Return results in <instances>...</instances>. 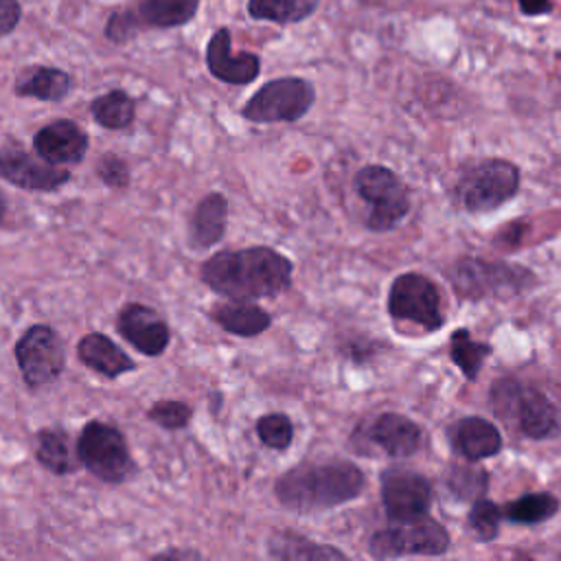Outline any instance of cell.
<instances>
[{"label": "cell", "mask_w": 561, "mask_h": 561, "mask_svg": "<svg viewBox=\"0 0 561 561\" xmlns=\"http://www.w3.org/2000/svg\"><path fill=\"white\" fill-rule=\"evenodd\" d=\"M322 0H248L245 11L250 20L274 24H298L311 18Z\"/></svg>", "instance_id": "d4e9b609"}, {"label": "cell", "mask_w": 561, "mask_h": 561, "mask_svg": "<svg viewBox=\"0 0 561 561\" xmlns=\"http://www.w3.org/2000/svg\"><path fill=\"white\" fill-rule=\"evenodd\" d=\"M4 217H7V197L0 191V226L4 224Z\"/></svg>", "instance_id": "ab89813d"}, {"label": "cell", "mask_w": 561, "mask_h": 561, "mask_svg": "<svg viewBox=\"0 0 561 561\" xmlns=\"http://www.w3.org/2000/svg\"><path fill=\"white\" fill-rule=\"evenodd\" d=\"M449 283L460 298L482 300L489 296H517L537 285V278L530 270L515 263L486 261L482 256H460L449 270Z\"/></svg>", "instance_id": "277c9868"}, {"label": "cell", "mask_w": 561, "mask_h": 561, "mask_svg": "<svg viewBox=\"0 0 561 561\" xmlns=\"http://www.w3.org/2000/svg\"><path fill=\"white\" fill-rule=\"evenodd\" d=\"M90 147L88 134L70 118H59L44 125L35 138V153L50 164H75L81 162Z\"/></svg>", "instance_id": "ac0fdd59"}, {"label": "cell", "mask_w": 561, "mask_h": 561, "mask_svg": "<svg viewBox=\"0 0 561 561\" xmlns=\"http://www.w3.org/2000/svg\"><path fill=\"white\" fill-rule=\"evenodd\" d=\"M355 193L370 206L366 217L368 230L386 232L399 226L410 210L405 182L383 164L362 167L353 178Z\"/></svg>", "instance_id": "5b68a950"}, {"label": "cell", "mask_w": 561, "mask_h": 561, "mask_svg": "<svg viewBox=\"0 0 561 561\" xmlns=\"http://www.w3.org/2000/svg\"><path fill=\"white\" fill-rule=\"evenodd\" d=\"M388 313L432 333L443 329L445 316L436 285L419 272L399 274L388 289Z\"/></svg>", "instance_id": "8fae6325"}, {"label": "cell", "mask_w": 561, "mask_h": 561, "mask_svg": "<svg viewBox=\"0 0 561 561\" xmlns=\"http://www.w3.org/2000/svg\"><path fill=\"white\" fill-rule=\"evenodd\" d=\"M81 467L94 478L118 484L134 471V460L123 432L103 421H88L75 445Z\"/></svg>", "instance_id": "8992f818"}, {"label": "cell", "mask_w": 561, "mask_h": 561, "mask_svg": "<svg viewBox=\"0 0 561 561\" xmlns=\"http://www.w3.org/2000/svg\"><path fill=\"white\" fill-rule=\"evenodd\" d=\"M449 443L458 456L478 462L502 449V434L482 416H465L449 427Z\"/></svg>", "instance_id": "d6986e66"}, {"label": "cell", "mask_w": 561, "mask_h": 561, "mask_svg": "<svg viewBox=\"0 0 561 561\" xmlns=\"http://www.w3.org/2000/svg\"><path fill=\"white\" fill-rule=\"evenodd\" d=\"M202 0H138L134 7L112 11L105 22V37L125 44L147 28H178L188 24Z\"/></svg>", "instance_id": "9c48e42d"}, {"label": "cell", "mask_w": 561, "mask_h": 561, "mask_svg": "<svg viewBox=\"0 0 561 561\" xmlns=\"http://www.w3.org/2000/svg\"><path fill=\"white\" fill-rule=\"evenodd\" d=\"M92 118L105 129H125L134 123L136 101L125 90H110L90 103Z\"/></svg>", "instance_id": "4316f807"}, {"label": "cell", "mask_w": 561, "mask_h": 561, "mask_svg": "<svg viewBox=\"0 0 561 561\" xmlns=\"http://www.w3.org/2000/svg\"><path fill=\"white\" fill-rule=\"evenodd\" d=\"M72 90V77L55 66H26L18 77L13 92L22 99L48 103L64 101Z\"/></svg>", "instance_id": "7402d4cb"}, {"label": "cell", "mask_w": 561, "mask_h": 561, "mask_svg": "<svg viewBox=\"0 0 561 561\" xmlns=\"http://www.w3.org/2000/svg\"><path fill=\"white\" fill-rule=\"evenodd\" d=\"M449 548V533L440 522L427 513L405 522H392L379 528L368 539V552L375 559H397V557H438Z\"/></svg>", "instance_id": "52a82bcc"}, {"label": "cell", "mask_w": 561, "mask_h": 561, "mask_svg": "<svg viewBox=\"0 0 561 561\" xmlns=\"http://www.w3.org/2000/svg\"><path fill=\"white\" fill-rule=\"evenodd\" d=\"M22 20V2L20 0H0V37H7L15 31Z\"/></svg>", "instance_id": "e575fe53"}, {"label": "cell", "mask_w": 561, "mask_h": 561, "mask_svg": "<svg viewBox=\"0 0 561 561\" xmlns=\"http://www.w3.org/2000/svg\"><path fill=\"white\" fill-rule=\"evenodd\" d=\"M0 178L24 191H57L70 180V171L33 158L28 151L7 145L0 147Z\"/></svg>", "instance_id": "5bb4252c"}, {"label": "cell", "mask_w": 561, "mask_h": 561, "mask_svg": "<svg viewBox=\"0 0 561 561\" xmlns=\"http://www.w3.org/2000/svg\"><path fill=\"white\" fill-rule=\"evenodd\" d=\"M489 401L495 416L515 423L526 438L543 440L561 432V412L552 399L515 377L497 379L489 392Z\"/></svg>", "instance_id": "3957f363"}, {"label": "cell", "mask_w": 561, "mask_h": 561, "mask_svg": "<svg viewBox=\"0 0 561 561\" xmlns=\"http://www.w3.org/2000/svg\"><path fill=\"white\" fill-rule=\"evenodd\" d=\"M291 276L294 263L267 245L221 250L206 259L199 270L202 283L230 300L274 298L289 289Z\"/></svg>", "instance_id": "6da1fadb"}, {"label": "cell", "mask_w": 561, "mask_h": 561, "mask_svg": "<svg viewBox=\"0 0 561 561\" xmlns=\"http://www.w3.org/2000/svg\"><path fill=\"white\" fill-rule=\"evenodd\" d=\"M359 2H364V4H383V2H388V0H359Z\"/></svg>", "instance_id": "60d3db41"}, {"label": "cell", "mask_w": 561, "mask_h": 561, "mask_svg": "<svg viewBox=\"0 0 561 561\" xmlns=\"http://www.w3.org/2000/svg\"><path fill=\"white\" fill-rule=\"evenodd\" d=\"M366 486L364 471L351 460L300 462L274 482L276 500L294 513L333 508L355 500Z\"/></svg>", "instance_id": "7a4b0ae2"}, {"label": "cell", "mask_w": 561, "mask_h": 561, "mask_svg": "<svg viewBox=\"0 0 561 561\" xmlns=\"http://www.w3.org/2000/svg\"><path fill=\"white\" fill-rule=\"evenodd\" d=\"M191 416H193L191 405L184 401H175V399L156 401L147 410V419L164 430H182L191 423Z\"/></svg>", "instance_id": "d6a6232c"}, {"label": "cell", "mask_w": 561, "mask_h": 561, "mask_svg": "<svg viewBox=\"0 0 561 561\" xmlns=\"http://www.w3.org/2000/svg\"><path fill=\"white\" fill-rule=\"evenodd\" d=\"M228 226V199L221 193H208L202 197L188 221L191 248L204 250L224 239Z\"/></svg>", "instance_id": "44dd1931"}, {"label": "cell", "mask_w": 561, "mask_h": 561, "mask_svg": "<svg viewBox=\"0 0 561 561\" xmlns=\"http://www.w3.org/2000/svg\"><path fill=\"white\" fill-rule=\"evenodd\" d=\"M77 357L90 370H94L107 379H116L136 368L134 359L125 351H121V346H116L107 335L96 333V331L88 333L79 340Z\"/></svg>", "instance_id": "ffe728a7"}, {"label": "cell", "mask_w": 561, "mask_h": 561, "mask_svg": "<svg viewBox=\"0 0 561 561\" xmlns=\"http://www.w3.org/2000/svg\"><path fill=\"white\" fill-rule=\"evenodd\" d=\"M445 484L456 500L473 502L484 497V491L489 489V471L478 465H449Z\"/></svg>", "instance_id": "f546056e"}, {"label": "cell", "mask_w": 561, "mask_h": 561, "mask_svg": "<svg viewBox=\"0 0 561 561\" xmlns=\"http://www.w3.org/2000/svg\"><path fill=\"white\" fill-rule=\"evenodd\" d=\"M316 101V88L302 77H278L263 83L241 107V116L252 123L300 121Z\"/></svg>", "instance_id": "30bf717a"}, {"label": "cell", "mask_w": 561, "mask_h": 561, "mask_svg": "<svg viewBox=\"0 0 561 561\" xmlns=\"http://www.w3.org/2000/svg\"><path fill=\"white\" fill-rule=\"evenodd\" d=\"M559 497L552 493H526L513 502H508L502 513L511 524H524V526H535L541 524L559 513Z\"/></svg>", "instance_id": "83f0119b"}, {"label": "cell", "mask_w": 561, "mask_h": 561, "mask_svg": "<svg viewBox=\"0 0 561 561\" xmlns=\"http://www.w3.org/2000/svg\"><path fill=\"white\" fill-rule=\"evenodd\" d=\"M502 517H504V513L495 502H491L486 497H478V500H473V504L469 508L467 526L478 541H493L500 533Z\"/></svg>", "instance_id": "4dcf8cb0"}, {"label": "cell", "mask_w": 561, "mask_h": 561, "mask_svg": "<svg viewBox=\"0 0 561 561\" xmlns=\"http://www.w3.org/2000/svg\"><path fill=\"white\" fill-rule=\"evenodd\" d=\"M15 362L28 388L48 386L64 373V342L53 327L33 324L15 344Z\"/></svg>", "instance_id": "7c38bea8"}, {"label": "cell", "mask_w": 561, "mask_h": 561, "mask_svg": "<svg viewBox=\"0 0 561 561\" xmlns=\"http://www.w3.org/2000/svg\"><path fill=\"white\" fill-rule=\"evenodd\" d=\"M491 353H493V346L486 342L473 340L467 329H458L449 337V357L469 381L478 379L480 368Z\"/></svg>", "instance_id": "f1b7e54d"}, {"label": "cell", "mask_w": 561, "mask_h": 561, "mask_svg": "<svg viewBox=\"0 0 561 561\" xmlns=\"http://www.w3.org/2000/svg\"><path fill=\"white\" fill-rule=\"evenodd\" d=\"M210 320L239 337H254L270 329L272 316L254 300H230L210 309Z\"/></svg>", "instance_id": "603a6c76"}, {"label": "cell", "mask_w": 561, "mask_h": 561, "mask_svg": "<svg viewBox=\"0 0 561 561\" xmlns=\"http://www.w3.org/2000/svg\"><path fill=\"white\" fill-rule=\"evenodd\" d=\"M208 72L230 85H248L261 75V57L250 50L232 53V33L228 26H219L206 44Z\"/></svg>", "instance_id": "e0dca14e"}, {"label": "cell", "mask_w": 561, "mask_h": 561, "mask_svg": "<svg viewBox=\"0 0 561 561\" xmlns=\"http://www.w3.org/2000/svg\"><path fill=\"white\" fill-rule=\"evenodd\" d=\"M519 169L504 158H489L469 169L456 184V199L467 213H489L519 191Z\"/></svg>", "instance_id": "ba28073f"}, {"label": "cell", "mask_w": 561, "mask_h": 561, "mask_svg": "<svg viewBox=\"0 0 561 561\" xmlns=\"http://www.w3.org/2000/svg\"><path fill=\"white\" fill-rule=\"evenodd\" d=\"M375 348H377V344H373L370 340H351L348 344L342 346V353H344L348 359L362 364V362H366V359L375 353Z\"/></svg>", "instance_id": "d590c367"}, {"label": "cell", "mask_w": 561, "mask_h": 561, "mask_svg": "<svg viewBox=\"0 0 561 561\" xmlns=\"http://www.w3.org/2000/svg\"><path fill=\"white\" fill-rule=\"evenodd\" d=\"M256 434L265 447L283 451L294 440V423L283 412H270L256 421Z\"/></svg>", "instance_id": "1f68e13d"}, {"label": "cell", "mask_w": 561, "mask_h": 561, "mask_svg": "<svg viewBox=\"0 0 561 561\" xmlns=\"http://www.w3.org/2000/svg\"><path fill=\"white\" fill-rule=\"evenodd\" d=\"M173 557H178V559H188V557H199V552H195V550H164V552H158V554H153V559H173Z\"/></svg>", "instance_id": "74e56055"}, {"label": "cell", "mask_w": 561, "mask_h": 561, "mask_svg": "<svg viewBox=\"0 0 561 561\" xmlns=\"http://www.w3.org/2000/svg\"><path fill=\"white\" fill-rule=\"evenodd\" d=\"M381 504L390 522H405L421 517L432 506V484L425 476L390 467L379 478Z\"/></svg>", "instance_id": "4fadbf2b"}, {"label": "cell", "mask_w": 561, "mask_h": 561, "mask_svg": "<svg viewBox=\"0 0 561 561\" xmlns=\"http://www.w3.org/2000/svg\"><path fill=\"white\" fill-rule=\"evenodd\" d=\"M116 329L138 353L158 357L171 342V329L160 313L142 302L125 305L116 316Z\"/></svg>", "instance_id": "2e32d148"}, {"label": "cell", "mask_w": 561, "mask_h": 561, "mask_svg": "<svg viewBox=\"0 0 561 561\" xmlns=\"http://www.w3.org/2000/svg\"><path fill=\"white\" fill-rule=\"evenodd\" d=\"M267 554L274 559H346L342 550L316 543L291 530L274 533L267 543Z\"/></svg>", "instance_id": "484cf974"}, {"label": "cell", "mask_w": 561, "mask_h": 561, "mask_svg": "<svg viewBox=\"0 0 561 561\" xmlns=\"http://www.w3.org/2000/svg\"><path fill=\"white\" fill-rule=\"evenodd\" d=\"M94 171H96V178L110 188H125L129 184L127 162L116 153H103Z\"/></svg>", "instance_id": "836d02e7"}, {"label": "cell", "mask_w": 561, "mask_h": 561, "mask_svg": "<svg viewBox=\"0 0 561 561\" xmlns=\"http://www.w3.org/2000/svg\"><path fill=\"white\" fill-rule=\"evenodd\" d=\"M421 427L397 412H383L368 425L357 427L353 440H364L370 447L381 449L390 458H408L421 447Z\"/></svg>", "instance_id": "9a60e30c"}, {"label": "cell", "mask_w": 561, "mask_h": 561, "mask_svg": "<svg viewBox=\"0 0 561 561\" xmlns=\"http://www.w3.org/2000/svg\"><path fill=\"white\" fill-rule=\"evenodd\" d=\"M519 224H511V226H504L502 230V237H506V243H515L522 234V228H517Z\"/></svg>", "instance_id": "f35d334b"}, {"label": "cell", "mask_w": 561, "mask_h": 561, "mask_svg": "<svg viewBox=\"0 0 561 561\" xmlns=\"http://www.w3.org/2000/svg\"><path fill=\"white\" fill-rule=\"evenodd\" d=\"M517 4L524 15H543L550 11L552 0H517Z\"/></svg>", "instance_id": "8d00e7d4"}, {"label": "cell", "mask_w": 561, "mask_h": 561, "mask_svg": "<svg viewBox=\"0 0 561 561\" xmlns=\"http://www.w3.org/2000/svg\"><path fill=\"white\" fill-rule=\"evenodd\" d=\"M37 462L55 476L72 473L81 462L72 456L68 432L59 425L44 427L37 432V447H35Z\"/></svg>", "instance_id": "cb8c5ba5"}]
</instances>
